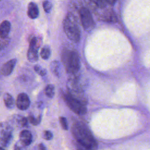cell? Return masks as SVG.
<instances>
[{"instance_id": "603a6c76", "label": "cell", "mask_w": 150, "mask_h": 150, "mask_svg": "<svg viewBox=\"0 0 150 150\" xmlns=\"http://www.w3.org/2000/svg\"><path fill=\"white\" fill-rule=\"evenodd\" d=\"M94 2L96 3V4L100 8L104 7L107 4V1H94Z\"/></svg>"}, {"instance_id": "30bf717a", "label": "cell", "mask_w": 150, "mask_h": 150, "mask_svg": "<svg viewBox=\"0 0 150 150\" xmlns=\"http://www.w3.org/2000/svg\"><path fill=\"white\" fill-rule=\"evenodd\" d=\"M39 11L37 5L33 2H30L28 6V15L31 19H36L38 17Z\"/></svg>"}, {"instance_id": "9c48e42d", "label": "cell", "mask_w": 150, "mask_h": 150, "mask_svg": "<svg viewBox=\"0 0 150 150\" xmlns=\"http://www.w3.org/2000/svg\"><path fill=\"white\" fill-rule=\"evenodd\" d=\"M11 25L8 21H4L0 24V38L6 39L11 30Z\"/></svg>"}, {"instance_id": "ac0fdd59", "label": "cell", "mask_w": 150, "mask_h": 150, "mask_svg": "<svg viewBox=\"0 0 150 150\" xmlns=\"http://www.w3.org/2000/svg\"><path fill=\"white\" fill-rule=\"evenodd\" d=\"M34 70L38 74H39L41 76H44L47 73L46 70L39 64H36L34 66Z\"/></svg>"}, {"instance_id": "52a82bcc", "label": "cell", "mask_w": 150, "mask_h": 150, "mask_svg": "<svg viewBox=\"0 0 150 150\" xmlns=\"http://www.w3.org/2000/svg\"><path fill=\"white\" fill-rule=\"evenodd\" d=\"M16 63V59H12L5 63L1 68V72L4 76L10 75L13 70Z\"/></svg>"}, {"instance_id": "d6986e66", "label": "cell", "mask_w": 150, "mask_h": 150, "mask_svg": "<svg viewBox=\"0 0 150 150\" xmlns=\"http://www.w3.org/2000/svg\"><path fill=\"white\" fill-rule=\"evenodd\" d=\"M43 8L46 13H49L52 8V4L49 1H45L43 2Z\"/></svg>"}, {"instance_id": "4fadbf2b", "label": "cell", "mask_w": 150, "mask_h": 150, "mask_svg": "<svg viewBox=\"0 0 150 150\" xmlns=\"http://www.w3.org/2000/svg\"><path fill=\"white\" fill-rule=\"evenodd\" d=\"M12 139V134L9 131H6L2 132V136L1 137V144L4 146H6L10 143Z\"/></svg>"}, {"instance_id": "83f0119b", "label": "cell", "mask_w": 150, "mask_h": 150, "mask_svg": "<svg viewBox=\"0 0 150 150\" xmlns=\"http://www.w3.org/2000/svg\"><path fill=\"white\" fill-rule=\"evenodd\" d=\"M0 96H1V91H0Z\"/></svg>"}, {"instance_id": "2e32d148", "label": "cell", "mask_w": 150, "mask_h": 150, "mask_svg": "<svg viewBox=\"0 0 150 150\" xmlns=\"http://www.w3.org/2000/svg\"><path fill=\"white\" fill-rule=\"evenodd\" d=\"M45 95L49 98H53L54 96L55 93V89L54 87L53 84H48L45 89Z\"/></svg>"}, {"instance_id": "ffe728a7", "label": "cell", "mask_w": 150, "mask_h": 150, "mask_svg": "<svg viewBox=\"0 0 150 150\" xmlns=\"http://www.w3.org/2000/svg\"><path fill=\"white\" fill-rule=\"evenodd\" d=\"M29 122L33 125H37L40 122L41 120V117L40 116H39L37 118H35L33 115H30L29 116Z\"/></svg>"}, {"instance_id": "e0dca14e", "label": "cell", "mask_w": 150, "mask_h": 150, "mask_svg": "<svg viewBox=\"0 0 150 150\" xmlns=\"http://www.w3.org/2000/svg\"><path fill=\"white\" fill-rule=\"evenodd\" d=\"M40 46V39H38L36 37H33L30 41L29 48L34 49L38 51Z\"/></svg>"}, {"instance_id": "ba28073f", "label": "cell", "mask_w": 150, "mask_h": 150, "mask_svg": "<svg viewBox=\"0 0 150 150\" xmlns=\"http://www.w3.org/2000/svg\"><path fill=\"white\" fill-rule=\"evenodd\" d=\"M19 140L22 145H29L32 141V135L31 132L26 129L22 131L19 134Z\"/></svg>"}, {"instance_id": "484cf974", "label": "cell", "mask_w": 150, "mask_h": 150, "mask_svg": "<svg viewBox=\"0 0 150 150\" xmlns=\"http://www.w3.org/2000/svg\"><path fill=\"white\" fill-rule=\"evenodd\" d=\"M38 149H39V150H46L45 146L42 143H40L38 145Z\"/></svg>"}, {"instance_id": "7a4b0ae2", "label": "cell", "mask_w": 150, "mask_h": 150, "mask_svg": "<svg viewBox=\"0 0 150 150\" xmlns=\"http://www.w3.org/2000/svg\"><path fill=\"white\" fill-rule=\"evenodd\" d=\"M62 60L67 73L74 75L79 71L80 62L79 54L76 51L69 49L64 50L62 54Z\"/></svg>"}, {"instance_id": "3957f363", "label": "cell", "mask_w": 150, "mask_h": 150, "mask_svg": "<svg viewBox=\"0 0 150 150\" xmlns=\"http://www.w3.org/2000/svg\"><path fill=\"white\" fill-rule=\"evenodd\" d=\"M63 29L67 37L72 42L77 43L80 41L81 33L80 28L74 18L69 13L63 21Z\"/></svg>"}, {"instance_id": "5bb4252c", "label": "cell", "mask_w": 150, "mask_h": 150, "mask_svg": "<svg viewBox=\"0 0 150 150\" xmlns=\"http://www.w3.org/2000/svg\"><path fill=\"white\" fill-rule=\"evenodd\" d=\"M27 58L28 60L32 62V63H35L38 60V50L29 48L28 50L27 53Z\"/></svg>"}, {"instance_id": "277c9868", "label": "cell", "mask_w": 150, "mask_h": 150, "mask_svg": "<svg viewBox=\"0 0 150 150\" xmlns=\"http://www.w3.org/2000/svg\"><path fill=\"white\" fill-rule=\"evenodd\" d=\"M63 99L69 108L74 113L78 115H84L86 113L87 108L86 105L74 98L69 93L64 94Z\"/></svg>"}, {"instance_id": "4316f807", "label": "cell", "mask_w": 150, "mask_h": 150, "mask_svg": "<svg viewBox=\"0 0 150 150\" xmlns=\"http://www.w3.org/2000/svg\"><path fill=\"white\" fill-rule=\"evenodd\" d=\"M0 150H4V149L2 147L0 146Z\"/></svg>"}, {"instance_id": "cb8c5ba5", "label": "cell", "mask_w": 150, "mask_h": 150, "mask_svg": "<svg viewBox=\"0 0 150 150\" xmlns=\"http://www.w3.org/2000/svg\"><path fill=\"white\" fill-rule=\"evenodd\" d=\"M9 41L8 40L6 39H0V50L2 49V48H4V47L6 46L8 43Z\"/></svg>"}, {"instance_id": "d4e9b609", "label": "cell", "mask_w": 150, "mask_h": 150, "mask_svg": "<svg viewBox=\"0 0 150 150\" xmlns=\"http://www.w3.org/2000/svg\"><path fill=\"white\" fill-rule=\"evenodd\" d=\"M28 124V120L26 118H22L21 120V124L22 126H26Z\"/></svg>"}, {"instance_id": "44dd1931", "label": "cell", "mask_w": 150, "mask_h": 150, "mask_svg": "<svg viewBox=\"0 0 150 150\" xmlns=\"http://www.w3.org/2000/svg\"><path fill=\"white\" fill-rule=\"evenodd\" d=\"M59 121L60 124L61 125L62 128L64 130H67L68 129V124L67 119L64 117H60L59 118Z\"/></svg>"}, {"instance_id": "5b68a950", "label": "cell", "mask_w": 150, "mask_h": 150, "mask_svg": "<svg viewBox=\"0 0 150 150\" xmlns=\"http://www.w3.org/2000/svg\"><path fill=\"white\" fill-rule=\"evenodd\" d=\"M79 15L84 29L86 31L91 30L95 24L90 11L85 7H83L80 9Z\"/></svg>"}, {"instance_id": "7402d4cb", "label": "cell", "mask_w": 150, "mask_h": 150, "mask_svg": "<svg viewBox=\"0 0 150 150\" xmlns=\"http://www.w3.org/2000/svg\"><path fill=\"white\" fill-rule=\"evenodd\" d=\"M53 134L50 131L46 130L44 131L42 133V137L46 140H51L53 138Z\"/></svg>"}, {"instance_id": "8fae6325", "label": "cell", "mask_w": 150, "mask_h": 150, "mask_svg": "<svg viewBox=\"0 0 150 150\" xmlns=\"http://www.w3.org/2000/svg\"><path fill=\"white\" fill-rule=\"evenodd\" d=\"M52 73L56 77H59L61 75V66L60 63L57 60H53L50 64Z\"/></svg>"}, {"instance_id": "7c38bea8", "label": "cell", "mask_w": 150, "mask_h": 150, "mask_svg": "<svg viewBox=\"0 0 150 150\" xmlns=\"http://www.w3.org/2000/svg\"><path fill=\"white\" fill-rule=\"evenodd\" d=\"M5 106L9 109H12L14 107L15 105V101L13 97L8 93H6L4 94L3 96Z\"/></svg>"}, {"instance_id": "8992f818", "label": "cell", "mask_w": 150, "mask_h": 150, "mask_svg": "<svg viewBox=\"0 0 150 150\" xmlns=\"http://www.w3.org/2000/svg\"><path fill=\"white\" fill-rule=\"evenodd\" d=\"M30 104V99L26 93H22L19 94L16 100V105L18 109L26 110L29 108Z\"/></svg>"}, {"instance_id": "9a60e30c", "label": "cell", "mask_w": 150, "mask_h": 150, "mask_svg": "<svg viewBox=\"0 0 150 150\" xmlns=\"http://www.w3.org/2000/svg\"><path fill=\"white\" fill-rule=\"evenodd\" d=\"M50 54H51L50 48L49 46L46 45L44 47H43L40 52V56L43 59L47 60L50 57Z\"/></svg>"}, {"instance_id": "6da1fadb", "label": "cell", "mask_w": 150, "mask_h": 150, "mask_svg": "<svg viewBox=\"0 0 150 150\" xmlns=\"http://www.w3.org/2000/svg\"><path fill=\"white\" fill-rule=\"evenodd\" d=\"M72 133L79 145L88 150H96L97 144L90 131L85 124L77 122L72 127Z\"/></svg>"}]
</instances>
